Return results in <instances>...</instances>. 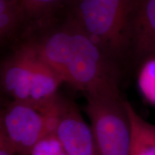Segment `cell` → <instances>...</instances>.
<instances>
[{"label": "cell", "instance_id": "6", "mask_svg": "<svg viewBox=\"0 0 155 155\" xmlns=\"http://www.w3.org/2000/svg\"><path fill=\"white\" fill-rule=\"evenodd\" d=\"M35 50L28 42L21 44L2 65L1 86L12 101L28 103L36 64Z\"/></svg>", "mask_w": 155, "mask_h": 155}, {"label": "cell", "instance_id": "10", "mask_svg": "<svg viewBox=\"0 0 155 155\" xmlns=\"http://www.w3.org/2000/svg\"><path fill=\"white\" fill-rule=\"evenodd\" d=\"M25 22V12L21 0H0L2 42L12 40L21 31L24 32Z\"/></svg>", "mask_w": 155, "mask_h": 155}, {"label": "cell", "instance_id": "11", "mask_svg": "<svg viewBox=\"0 0 155 155\" xmlns=\"http://www.w3.org/2000/svg\"><path fill=\"white\" fill-rule=\"evenodd\" d=\"M137 83L144 99L155 106V55L142 62Z\"/></svg>", "mask_w": 155, "mask_h": 155}, {"label": "cell", "instance_id": "9", "mask_svg": "<svg viewBox=\"0 0 155 155\" xmlns=\"http://www.w3.org/2000/svg\"><path fill=\"white\" fill-rule=\"evenodd\" d=\"M126 106L132 131L129 155H155V124L139 115L127 101Z\"/></svg>", "mask_w": 155, "mask_h": 155}, {"label": "cell", "instance_id": "8", "mask_svg": "<svg viewBox=\"0 0 155 155\" xmlns=\"http://www.w3.org/2000/svg\"><path fill=\"white\" fill-rule=\"evenodd\" d=\"M25 12L23 35L31 37L55 22L57 12L69 0H21Z\"/></svg>", "mask_w": 155, "mask_h": 155}, {"label": "cell", "instance_id": "5", "mask_svg": "<svg viewBox=\"0 0 155 155\" xmlns=\"http://www.w3.org/2000/svg\"><path fill=\"white\" fill-rule=\"evenodd\" d=\"M54 134L66 155H99L91 125L75 103L61 96Z\"/></svg>", "mask_w": 155, "mask_h": 155}, {"label": "cell", "instance_id": "13", "mask_svg": "<svg viewBox=\"0 0 155 155\" xmlns=\"http://www.w3.org/2000/svg\"><path fill=\"white\" fill-rule=\"evenodd\" d=\"M0 155H17L14 147L0 134Z\"/></svg>", "mask_w": 155, "mask_h": 155}, {"label": "cell", "instance_id": "7", "mask_svg": "<svg viewBox=\"0 0 155 155\" xmlns=\"http://www.w3.org/2000/svg\"><path fill=\"white\" fill-rule=\"evenodd\" d=\"M130 55L142 62L155 55V0H135Z\"/></svg>", "mask_w": 155, "mask_h": 155}, {"label": "cell", "instance_id": "4", "mask_svg": "<svg viewBox=\"0 0 155 155\" xmlns=\"http://www.w3.org/2000/svg\"><path fill=\"white\" fill-rule=\"evenodd\" d=\"M61 95L45 106L11 101L1 113L0 134L17 155H30L37 143L54 134Z\"/></svg>", "mask_w": 155, "mask_h": 155}, {"label": "cell", "instance_id": "1", "mask_svg": "<svg viewBox=\"0 0 155 155\" xmlns=\"http://www.w3.org/2000/svg\"><path fill=\"white\" fill-rule=\"evenodd\" d=\"M27 42L63 83L84 95L120 91L117 64L70 17Z\"/></svg>", "mask_w": 155, "mask_h": 155}, {"label": "cell", "instance_id": "3", "mask_svg": "<svg viewBox=\"0 0 155 155\" xmlns=\"http://www.w3.org/2000/svg\"><path fill=\"white\" fill-rule=\"evenodd\" d=\"M85 111L91 121L99 155H129L131 121L120 91L86 94Z\"/></svg>", "mask_w": 155, "mask_h": 155}, {"label": "cell", "instance_id": "2", "mask_svg": "<svg viewBox=\"0 0 155 155\" xmlns=\"http://www.w3.org/2000/svg\"><path fill=\"white\" fill-rule=\"evenodd\" d=\"M135 0H69L68 16L86 32L111 61L130 55Z\"/></svg>", "mask_w": 155, "mask_h": 155}, {"label": "cell", "instance_id": "12", "mask_svg": "<svg viewBox=\"0 0 155 155\" xmlns=\"http://www.w3.org/2000/svg\"><path fill=\"white\" fill-rule=\"evenodd\" d=\"M63 152L54 134H49L37 143L30 155H60Z\"/></svg>", "mask_w": 155, "mask_h": 155}]
</instances>
